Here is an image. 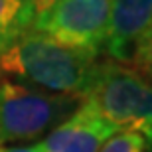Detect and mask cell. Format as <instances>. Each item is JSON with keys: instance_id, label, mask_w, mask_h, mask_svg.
<instances>
[{"instance_id": "obj_3", "label": "cell", "mask_w": 152, "mask_h": 152, "mask_svg": "<svg viewBox=\"0 0 152 152\" xmlns=\"http://www.w3.org/2000/svg\"><path fill=\"white\" fill-rule=\"evenodd\" d=\"M83 99L0 81V146L44 138L77 111Z\"/></svg>"}, {"instance_id": "obj_5", "label": "cell", "mask_w": 152, "mask_h": 152, "mask_svg": "<svg viewBox=\"0 0 152 152\" xmlns=\"http://www.w3.org/2000/svg\"><path fill=\"white\" fill-rule=\"evenodd\" d=\"M115 132L118 130L89 101H81L71 117L36 144L39 152H99Z\"/></svg>"}, {"instance_id": "obj_2", "label": "cell", "mask_w": 152, "mask_h": 152, "mask_svg": "<svg viewBox=\"0 0 152 152\" xmlns=\"http://www.w3.org/2000/svg\"><path fill=\"white\" fill-rule=\"evenodd\" d=\"M83 101L107 118L117 130L138 132L152 152V83L138 71L113 59H99Z\"/></svg>"}, {"instance_id": "obj_8", "label": "cell", "mask_w": 152, "mask_h": 152, "mask_svg": "<svg viewBox=\"0 0 152 152\" xmlns=\"http://www.w3.org/2000/svg\"><path fill=\"white\" fill-rule=\"evenodd\" d=\"M99 152H146V142L138 132L118 130L99 148Z\"/></svg>"}, {"instance_id": "obj_9", "label": "cell", "mask_w": 152, "mask_h": 152, "mask_svg": "<svg viewBox=\"0 0 152 152\" xmlns=\"http://www.w3.org/2000/svg\"><path fill=\"white\" fill-rule=\"evenodd\" d=\"M130 67L152 83V26L136 44V50L130 59Z\"/></svg>"}, {"instance_id": "obj_6", "label": "cell", "mask_w": 152, "mask_h": 152, "mask_svg": "<svg viewBox=\"0 0 152 152\" xmlns=\"http://www.w3.org/2000/svg\"><path fill=\"white\" fill-rule=\"evenodd\" d=\"M152 26V0H111V22L103 56L130 65L136 44Z\"/></svg>"}, {"instance_id": "obj_7", "label": "cell", "mask_w": 152, "mask_h": 152, "mask_svg": "<svg viewBox=\"0 0 152 152\" xmlns=\"http://www.w3.org/2000/svg\"><path fill=\"white\" fill-rule=\"evenodd\" d=\"M34 26L28 0H0V51Z\"/></svg>"}, {"instance_id": "obj_4", "label": "cell", "mask_w": 152, "mask_h": 152, "mask_svg": "<svg viewBox=\"0 0 152 152\" xmlns=\"http://www.w3.org/2000/svg\"><path fill=\"white\" fill-rule=\"evenodd\" d=\"M109 22L111 0H59L36 20L32 28L65 48L101 57Z\"/></svg>"}, {"instance_id": "obj_10", "label": "cell", "mask_w": 152, "mask_h": 152, "mask_svg": "<svg viewBox=\"0 0 152 152\" xmlns=\"http://www.w3.org/2000/svg\"><path fill=\"white\" fill-rule=\"evenodd\" d=\"M57 2H59V0H28L30 8H32V12H34V22L39 16H44L45 12H50Z\"/></svg>"}, {"instance_id": "obj_11", "label": "cell", "mask_w": 152, "mask_h": 152, "mask_svg": "<svg viewBox=\"0 0 152 152\" xmlns=\"http://www.w3.org/2000/svg\"><path fill=\"white\" fill-rule=\"evenodd\" d=\"M0 152H39L38 144H30V146H0Z\"/></svg>"}, {"instance_id": "obj_1", "label": "cell", "mask_w": 152, "mask_h": 152, "mask_svg": "<svg viewBox=\"0 0 152 152\" xmlns=\"http://www.w3.org/2000/svg\"><path fill=\"white\" fill-rule=\"evenodd\" d=\"M99 59L101 57L65 48L32 28L0 51V81L83 99Z\"/></svg>"}]
</instances>
